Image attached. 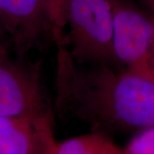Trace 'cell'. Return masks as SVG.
<instances>
[{"mask_svg": "<svg viewBox=\"0 0 154 154\" xmlns=\"http://www.w3.org/2000/svg\"><path fill=\"white\" fill-rule=\"evenodd\" d=\"M53 118L0 115V154H54Z\"/></svg>", "mask_w": 154, "mask_h": 154, "instance_id": "6", "label": "cell"}, {"mask_svg": "<svg viewBox=\"0 0 154 154\" xmlns=\"http://www.w3.org/2000/svg\"><path fill=\"white\" fill-rule=\"evenodd\" d=\"M113 11V53L119 69L154 76L149 54L154 31L153 14L131 0H110Z\"/></svg>", "mask_w": 154, "mask_h": 154, "instance_id": "5", "label": "cell"}, {"mask_svg": "<svg viewBox=\"0 0 154 154\" xmlns=\"http://www.w3.org/2000/svg\"><path fill=\"white\" fill-rule=\"evenodd\" d=\"M42 65L41 58L14 55L0 47V115L54 117Z\"/></svg>", "mask_w": 154, "mask_h": 154, "instance_id": "3", "label": "cell"}, {"mask_svg": "<svg viewBox=\"0 0 154 154\" xmlns=\"http://www.w3.org/2000/svg\"><path fill=\"white\" fill-rule=\"evenodd\" d=\"M48 39L55 28L46 0H0V47L28 57Z\"/></svg>", "mask_w": 154, "mask_h": 154, "instance_id": "4", "label": "cell"}, {"mask_svg": "<svg viewBox=\"0 0 154 154\" xmlns=\"http://www.w3.org/2000/svg\"><path fill=\"white\" fill-rule=\"evenodd\" d=\"M122 154H154V124L138 131Z\"/></svg>", "mask_w": 154, "mask_h": 154, "instance_id": "8", "label": "cell"}, {"mask_svg": "<svg viewBox=\"0 0 154 154\" xmlns=\"http://www.w3.org/2000/svg\"><path fill=\"white\" fill-rule=\"evenodd\" d=\"M146 11L154 14V0H140Z\"/></svg>", "mask_w": 154, "mask_h": 154, "instance_id": "11", "label": "cell"}, {"mask_svg": "<svg viewBox=\"0 0 154 154\" xmlns=\"http://www.w3.org/2000/svg\"><path fill=\"white\" fill-rule=\"evenodd\" d=\"M51 20L55 28V41L63 37V22L62 15L63 0H46Z\"/></svg>", "mask_w": 154, "mask_h": 154, "instance_id": "9", "label": "cell"}, {"mask_svg": "<svg viewBox=\"0 0 154 154\" xmlns=\"http://www.w3.org/2000/svg\"><path fill=\"white\" fill-rule=\"evenodd\" d=\"M154 18V14H153ZM149 63H150V68L151 71L152 73L154 76V31L153 35H152V44H151V48H150V54H149Z\"/></svg>", "mask_w": 154, "mask_h": 154, "instance_id": "10", "label": "cell"}, {"mask_svg": "<svg viewBox=\"0 0 154 154\" xmlns=\"http://www.w3.org/2000/svg\"><path fill=\"white\" fill-rule=\"evenodd\" d=\"M62 15L63 30L68 28L63 41L69 43L67 48L77 63L118 68L113 53L110 0H63Z\"/></svg>", "mask_w": 154, "mask_h": 154, "instance_id": "2", "label": "cell"}, {"mask_svg": "<svg viewBox=\"0 0 154 154\" xmlns=\"http://www.w3.org/2000/svg\"><path fill=\"white\" fill-rule=\"evenodd\" d=\"M54 154H122V148L110 135L91 131L57 142Z\"/></svg>", "mask_w": 154, "mask_h": 154, "instance_id": "7", "label": "cell"}, {"mask_svg": "<svg viewBox=\"0 0 154 154\" xmlns=\"http://www.w3.org/2000/svg\"><path fill=\"white\" fill-rule=\"evenodd\" d=\"M54 111L108 135L154 124V79L105 64H83L56 41Z\"/></svg>", "mask_w": 154, "mask_h": 154, "instance_id": "1", "label": "cell"}]
</instances>
